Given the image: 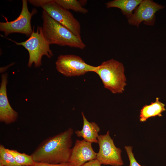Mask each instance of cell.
Listing matches in <instances>:
<instances>
[{
    "label": "cell",
    "instance_id": "obj_1",
    "mask_svg": "<svg viewBox=\"0 0 166 166\" xmlns=\"http://www.w3.org/2000/svg\"><path fill=\"white\" fill-rule=\"evenodd\" d=\"M71 128L42 142L31 156L35 162L57 164L68 162L71 155L72 136Z\"/></svg>",
    "mask_w": 166,
    "mask_h": 166
},
{
    "label": "cell",
    "instance_id": "obj_2",
    "mask_svg": "<svg viewBox=\"0 0 166 166\" xmlns=\"http://www.w3.org/2000/svg\"><path fill=\"white\" fill-rule=\"evenodd\" d=\"M42 18L43 34L49 45L56 44L80 49L85 48L86 45L81 38L55 20L44 10Z\"/></svg>",
    "mask_w": 166,
    "mask_h": 166
},
{
    "label": "cell",
    "instance_id": "obj_3",
    "mask_svg": "<svg viewBox=\"0 0 166 166\" xmlns=\"http://www.w3.org/2000/svg\"><path fill=\"white\" fill-rule=\"evenodd\" d=\"M101 80L105 88L114 94L122 93L126 79L123 64L113 59L104 61L94 72Z\"/></svg>",
    "mask_w": 166,
    "mask_h": 166
},
{
    "label": "cell",
    "instance_id": "obj_4",
    "mask_svg": "<svg viewBox=\"0 0 166 166\" xmlns=\"http://www.w3.org/2000/svg\"><path fill=\"white\" fill-rule=\"evenodd\" d=\"M11 40L17 45L23 46L27 50L29 67L33 64L35 67H39L42 65V59L43 56L50 58L53 55L50 45L44 36L42 26H38L36 31L33 30L29 38L25 41L18 42Z\"/></svg>",
    "mask_w": 166,
    "mask_h": 166
},
{
    "label": "cell",
    "instance_id": "obj_5",
    "mask_svg": "<svg viewBox=\"0 0 166 166\" xmlns=\"http://www.w3.org/2000/svg\"><path fill=\"white\" fill-rule=\"evenodd\" d=\"M56 68L66 77L78 76L86 73L94 72L98 66L86 63L80 56L73 54L59 55L55 62Z\"/></svg>",
    "mask_w": 166,
    "mask_h": 166
},
{
    "label": "cell",
    "instance_id": "obj_6",
    "mask_svg": "<svg viewBox=\"0 0 166 166\" xmlns=\"http://www.w3.org/2000/svg\"><path fill=\"white\" fill-rule=\"evenodd\" d=\"M27 1L22 0V7L18 17L15 20L0 22V31L4 33L5 36L13 33H19L30 36L33 30L31 27V19L37 10L34 9L31 12L29 10Z\"/></svg>",
    "mask_w": 166,
    "mask_h": 166
},
{
    "label": "cell",
    "instance_id": "obj_7",
    "mask_svg": "<svg viewBox=\"0 0 166 166\" xmlns=\"http://www.w3.org/2000/svg\"><path fill=\"white\" fill-rule=\"evenodd\" d=\"M99 150L96 159L101 164L113 166H121L124 164L121 156V150L117 147L108 131L104 135L97 138Z\"/></svg>",
    "mask_w": 166,
    "mask_h": 166
},
{
    "label": "cell",
    "instance_id": "obj_8",
    "mask_svg": "<svg viewBox=\"0 0 166 166\" xmlns=\"http://www.w3.org/2000/svg\"><path fill=\"white\" fill-rule=\"evenodd\" d=\"M41 7L53 19L81 38L80 24L69 10L57 4L54 0Z\"/></svg>",
    "mask_w": 166,
    "mask_h": 166
},
{
    "label": "cell",
    "instance_id": "obj_9",
    "mask_svg": "<svg viewBox=\"0 0 166 166\" xmlns=\"http://www.w3.org/2000/svg\"><path fill=\"white\" fill-rule=\"evenodd\" d=\"M164 8V6L152 0H142L132 16L128 19V22L137 27L142 22L146 25L152 26L155 22L156 13Z\"/></svg>",
    "mask_w": 166,
    "mask_h": 166
},
{
    "label": "cell",
    "instance_id": "obj_10",
    "mask_svg": "<svg viewBox=\"0 0 166 166\" xmlns=\"http://www.w3.org/2000/svg\"><path fill=\"white\" fill-rule=\"evenodd\" d=\"M92 144L84 139L76 141L68 162L70 166H82L88 161L96 159L97 153L93 150Z\"/></svg>",
    "mask_w": 166,
    "mask_h": 166
},
{
    "label": "cell",
    "instance_id": "obj_11",
    "mask_svg": "<svg viewBox=\"0 0 166 166\" xmlns=\"http://www.w3.org/2000/svg\"><path fill=\"white\" fill-rule=\"evenodd\" d=\"M7 83V73L1 76L0 87V121L6 124H9L16 121L18 113L10 106L6 92Z\"/></svg>",
    "mask_w": 166,
    "mask_h": 166
},
{
    "label": "cell",
    "instance_id": "obj_12",
    "mask_svg": "<svg viewBox=\"0 0 166 166\" xmlns=\"http://www.w3.org/2000/svg\"><path fill=\"white\" fill-rule=\"evenodd\" d=\"M83 120V125L81 130H77L75 133L78 137H81L85 141L91 143H97L98 133L100 128L94 122L89 121L84 113H81Z\"/></svg>",
    "mask_w": 166,
    "mask_h": 166
},
{
    "label": "cell",
    "instance_id": "obj_13",
    "mask_svg": "<svg viewBox=\"0 0 166 166\" xmlns=\"http://www.w3.org/2000/svg\"><path fill=\"white\" fill-rule=\"evenodd\" d=\"M156 97L154 102L151 104L145 105L140 110L139 116L140 121L144 122L149 118L156 116L162 117V113L165 111V105L159 101Z\"/></svg>",
    "mask_w": 166,
    "mask_h": 166
},
{
    "label": "cell",
    "instance_id": "obj_14",
    "mask_svg": "<svg viewBox=\"0 0 166 166\" xmlns=\"http://www.w3.org/2000/svg\"><path fill=\"white\" fill-rule=\"evenodd\" d=\"M142 0H114L109 1L105 4L107 8H117L121 10L122 14L129 18Z\"/></svg>",
    "mask_w": 166,
    "mask_h": 166
},
{
    "label": "cell",
    "instance_id": "obj_15",
    "mask_svg": "<svg viewBox=\"0 0 166 166\" xmlns=\"http://www.w3.org/2000/svg\"><path fill=\"white\" fill-rule=\"evenodd\" d=\"M57 4L64 8L69 10H71L76 12L86 14L88 12V10L84 8L86 0H54Z\"/></svg>",
    "mask_w": 166,
    "mask_h": 166
},
{
    "label": "cell",
    "instance_id": "obj_16",
    "mask_svg": "<svg viewBox=\"0 0 166 166\" xmlns=\"http://www.w3.org/2000/svg\"><path fill=\"white\" fill-rule=\"evenodd\" d=\"M7 150L12 155L16 162L19 166H30L33 164L34 161L31 155L21 153L14 149L7 148Z\"/></svg>",
    "mask_w": 166,
    "mask_h": 166
},
{
    "label": "cell",
    "instance_id": "obj_17",
    "mask_svg": "<svg viewBox=\"0 0 166 166\" xmlns=\"http://www.w3.org/2000/svg\"><path fill=\"white\" fill-rule=\"evenodd\" d=\"M0 164L3 166H20L17 163L7 148L2 144L0 145Z\"/></svg>",
    "mask_w": 166,
    "mask_h": 166
},
{
    "label": "cell",
    "instance_id": "obj_18",
    "mask_svg": "<svg viewBox=\"0 0 166 166\" xmlns=\"http://www.w3.org/2000/svg\"><path fill=\"white\" fill-rule=\"evenodd\" d=\"M124 148L129 158V166H146L141 165L137 161L132 152V146H126Z\"/></svg>",
    "mask_w": 166,
    "mask_h": 166
},
{
    "label": "cell",
    "instance_id": "obj_19",
    "mask_svg": "<svg viewBox=\"0 0 166 166\" xmlns=\"http://www.w3.org/2000/svg\"><path fill=\"white\" fill-rule=\"evenodd\" d=\"M51 0H29L27 1L36 7H42L51 1Z\"/></svg>",
    "mask_w": 166,
    "mask_h": 166
},
{
    "label": "cell",
    "instance_id": "obj_20",
    "mask_svg": "<svg viewBox=\"0 0 166 166\" xmlns=\"http://www.w3.org/2000/svg\"><path fill=\"white\" fill-rule=\"evenodd\" d=\"M32 166H70L68 162L57 164H53L44 163L37 162H34V163Z\"/></svg>",
    "mask_w": 166,
    "mask_h": 166
},
{
    "label": "cell",
    "instance_id": "obj_21",
    "mask_svg": "<svg viewBox=\"0 0 166 166\" xmlns=\"http://www.w3.org/2000/svg\"><path fill=\"white\" fill-rule=\"evenodd\" d=\"M101 164L97 159H95L85 163L82 166H101Z\"/></svg>",
    "mask_w": 166,
    "mask_h": 166
},
{
    "label": "cell",
    "instance_id": "obj_22",
    "mask_svg": "<svg viewBox=\"0 0 166 166\" xmlns=\"http://www.w3.org/2000/svg\"></svg>",
    "mask_w": 166,
    "mask_h": 166
},
{
    "label": "cell",
    "instance_id": "obj_23",
    "mask_svg": "<svg viewBox=\"0 0 166 166\" xmlns=\"http://www.w3.org/2000/svg\"></svg>",
    "mask_w": 166,
    "mask_h": 166
}]
</instances>
